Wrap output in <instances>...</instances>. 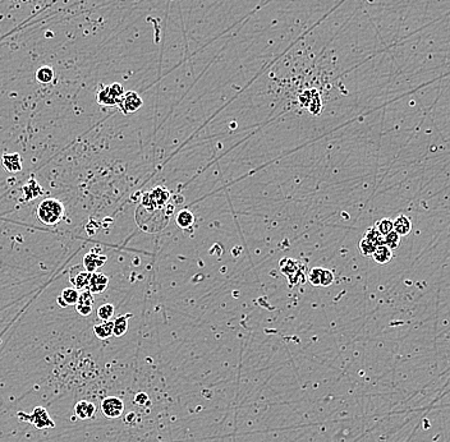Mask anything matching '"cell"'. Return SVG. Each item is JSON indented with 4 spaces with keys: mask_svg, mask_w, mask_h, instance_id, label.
Instances as JSON below:
<instances>
[{
    "mask_svg": "<svg viewBox=\"0 0 450 442\" xmlns=\"http://www.w3.org/2000/svg\"><path fill=\"white\" fill-rule=\"evenodd\" d=\"M134 403L136 404L140 405H145L146 403H149V398H147V395L145 392H141V394L136 395V398H134Z\"/></svg>",
    "mask_w": 450,
    "mask_h": 442,
    "instance_id": "cell-29",
    "label": "cell"
},
{
    "mask_svg": "<svg viewBox=\"0 0 450 442\" xmlns=\"http://www.w3.org/2000/svg\"><path fill=\"white\" fill-rule=\"evenodd\" d=\"M334 283V274L330 270H323V275H321V283L320 287H329Z\"/></svg>",
    "mask_w": 450,
    "mask_h": 442,
    "instance_id": "cell-27",
    "label": "cell"
},
{
    "mask_svg": "<svg viewBox=\"0 0 450 442\" xmlns=\"http://www.w3.org/2000/svg\"><path fill=\"white\" fill-rule=\"evenodd\" d=\"M1 161H3V166L6 172L19 173L22 170V157L19 153H4Z\"/></svg>",
    "mask_w": 450,
    "mask_h": 442,
    "instance_id": "cell-11",
    "label": "cell"
},
{
    "mask_svg": "<svg viewBox=\"0 0 450 442\" xmlns=\"http://www.w3.org/2000/svg\"><path fill=\"white\" fill-rule=\"evenodd\" d=\"M36 215L45 225H57L64 216V206L57 198H46L38 205Z\"/></svg>",
    "mask_w": 450,
    "mask_h": 442,
    "instance_id": "cell-1",
    "label": "cell"
},
{
    "mask_svg": "<svg viewBox=\"0 0 450 442\" xmlns=\"http://www.w3.org/2000/svg\"><path fill=\"white\" fill-rule=\"evenodd\" d=\"M23 192H25L27 200H32V198L40 196V194L42 193V189L41 187L38 185V183H36L33 179H31V180L23 187Z\"/></svg>",
    "mask_w": 450,
    "mask_h": 442,
    "instance_id": "cell-20",
    "label": "cell"
},
{
    "mask_svg": "<svg viewBox=\"0 0 450 442\" xmlns=\"http://www.w3.org/2000/svg\"><path fill=\"white\" fill-rule=\"evenodd\" d=\"M323 270L324 268L321 267H315L310 271V274H308V280L312 285L315 287H320V283H321V275H323Z\"/></svg>",
    "mask_w": 450,
    "mask_h": 442,
    "instance_id": "cell-26",
    "label": "cell"
},
{
    "mask_svg": "<svg viewBox=\"0 0 450 442\" xmlns=\"http://www.w3.org/2000/svg\"><path fill=\"white\" fill-rule=\"evenodd\" d=\"M96 408L93 405V403L87 400H81L78 401L74 407V413H76L77 418L78 419H90V418L93 417V414H95Z\"/></svg>",
    "mask_w": 450,
    "mask_h": 442,
    "instance_id": "cell-12",
    "label": "cell"
},
{
    "mask_svg": "<svg viewBox=\"0 0 450 442\" xmlns=\"http://www.w3.org/2000/svg\"><path fill=\"white\" fill-rule=\"evenodd\" d=\"M110 87H112V89L114 91V93L117 95V97H118V99H120L121 96L124 95V92H125L124 87L121 86L120 83H113V85Z\"/></svg>",
    "mask_w": 450,
    "mask_h": 442,
    "instance_id": "cell-28",
    "label": "cell"
},
{
    "mask_svg": "<svg viewBox=\"0 0 450 442\" xmlns=\"http://www.w3.org/2000/svg\"><path fill=\"white\" fill-rule=\"evenodd\" d=\"M108 257L100 252H90L83 257V268L89 272H96V270L105 264Z\"/></svg>",
    "mask_w": 450,
    "mask_h": 442,
    "instance_id": "cell-6",
    "label": "cell"
},
{
    "mask_svg": "<svg viewBox=\"0 0 450 442\" xmlns=\"http://www.w3.org/2000/svg\"><path fill=\"white\" fill-rule=\"evenodd\" d=\"M96 101L102 106H114L118 104L119 99L110 86H100L96 92Z\"/></svg>",
    "mask_w": 450,
    "mask_h": 442,
    "instance_id": "cell-9",
    "label": "cell"
},
{
    "mask_svg": "<svg viewBox=\"0 0 450 442\" xmlns=\"http://www.w3.org/2000/svg\"><path fill=\"white\" fill-rule=\"evenodd\" d=\"M195 221L193 213L188 210H182L177 215V224H178L182 229H188L189 226Z\"/></svg>",
    "mask_w": 450,
    "mask_h": 442,
    "instance_id": "cell-19",
    "label": "cell"
},
{
    "mask_svg": "<svg viewBox=\"0 0 450 442\" xmlns=\"http://www.w3.org/2000/svg\"><path fill=\"white\" fill-rule=\"evenodd\" d=\"M17 418L23 422H29L37 430H44V428H54V420L50 418V414L48 411L42 407H36L31 414H26L23 412L17 413Z\"/></svg>",
    "mask_w": 450,
    "mask_h": 442,
    "instance_id": "cell-2",
    "label": "cell"
},
{
    "mask_svg": "<svg viewBox=\"0 0 450 442\" xmlns=\"http://www.w3.org/2000/svg\"><path fill=\"white\" fill-rule=\"evenodd\" d=\"M280 270L281 272H283V275L289 279V281H291V279L293 277V275H296V284H298V281H300L298 276H300L303 279L302 271L300 270V264H298V261L292 260V258H284V260H281Z\"/></svg>",
    "mask_w": 450,
    "mask_h": 442,
    "instance_id": "cell-10",
    "label": "cell"
},
{
    "mask_svg": "<svg viewBox=\"0 0 450 442\" xmlns=\"http://www.w3.org/2000/svg\"><path fill=\"white\" fill-rule=\"evenodd\" d=\"M142 104H144V101H142L141 96L137 92L128 91V92H124V95L119 99L117 105L119 106V109H120V112L123 114H129V113L137 112L138 109L142 106Z\"/></svg>",
    "mask_w": 450,
    "mask_h": 442,
    "instance_id": "cell-4",
    "label": "cell"
},
{
    "mask_svg": "<svg viewBox=\"0 0 450 442\" xmlns=\"http://www.w3.org/2000/svg\"><path fill=\"white\" fill-rule=\"evenodd\" d=\"M90 277H91V272L86 271L82 267H73L69 272V281L73 285L74 289H77L78 292H83L87 289L89 285Z\"/></svg>",
    "mask_w": 450,
    "mask_h": 442,
    "instance_id": "cell-5",
    "label": "cell"
},
{
    "mask_svg": "<svg viewBox=\"0 0 450 442\" xmlns=\"http://www.w3.org/2000/svg\"><path fill=\"white\" fill-rule=\"evenodd\" d=\"M364 238H367L368 240L374 243L376 247L384 244V236H381L380 233L375 229V226L374 228H370V229L366 232V236H364Z\"/></svg>",
    "mask_w": 450,
    "mask_h": 442,
    "instance_id": "cell-24",
    "label": "cell"
},
{
    "mask_svg": "<svg viewBox=\"0 0 450 442\" xmlns=\"http://www.w3.org/2000/svg\"><path fill=\"white\" fill-rule=\"evenodd\" d=\"M93 332L99 339L105 340L113 335V321H104L93 326Z\"/></svg>",
    "mask_w": 450,
    "mask_h": 442,
    "instance_id": "cell-17",
    "label": "cell"
},
{
    "mask_svg": "<svg viewBox=\"0 0 450 442\" xmlns=\"http://www.w3.org/2000/svg\"><path fill=\"white\" fill-rule=\"evenodd\" d=\"M132 317V313L119 316L113 321V335L117 337H120L127 332L128 330V320Z\"/></svg>",
    "mask_w": 450,
    "mask_h": 442,
    "instance_id": "cell-15",
    "label": "cell"
},
{
    "mask_svg": "<svg viewBox=\"0 0 450 442\" xmlns=\"http://www.w3.org/2000/svg\"><path fill=\"white\" fill-rule=\"evenodd\" d=\"M101 411L106 418H110V419L119 418L123 415V412H124V403L117 396H109L102 400Z\"/></svg>",
    "mask_w": 450,
    "mask_h": 442,
    "instance_id": "cell-3",
    "label": "cell"
},
{
    "mask_svg": "<svg viewBox=\"0 0 450 442\" xmlns=\"http://www.w3.org/2000/svg\"><path fill=\"white\" fill-rule=\"evenodd\" d=\"M114 315V305L110 304V303H106V304H102L99 309H97V316H99L100 320L102 321H110V318L113 317Z\"/></svg>",
    "mask_w": 450,
    "mask_h": 442,
    "instance_id": "cell-21",
    "label": "cell"
},
{
    "mask_svg": "<svg viewBox=\"0 0 450 442\" xmlns=\"http://www.w3.org/2000/svg\"><path fill=\"white\" fill-rule=\"evenodd\" d=\"M384 244L387 245L388 248H390L391 251L395 249L396 247H399L400 244V236L399 234H396L395 232H390L388 236H384Z\"/></svg>",
    "mask_w": 450,
    "mask_h": 442,
    "instance_id": "cell-23",
    "label": "cell"
},
{
    "mask_svg": "<svg viewBox=\"0 0 450 442\" xmlns=\"http://www.w3.org/2000/svg\"><path fill=\"white\" fill-rule=\"evenodd\" d=\"M78 296H80V292L74 288H67V289H64L61 292V294L58 296L57 302L58 304L65 308L68 305H76L77 300H78Z\"/></svg>",
    "mask_w": 450,
    "mask_h": 442,
    "instance_id": "cell-13",
    "label": "cell"
},
{
    "mask_svg": "<svg viewBox=\"0 0 450 442\" xmlns=\"http://www.w3.org/2000/svg\"><path fill=\"white\" fill-rule=\"evenodd\" d=\"M393 230L396 234H399L400 236H408L411 230H412V223H411V220L408 217L404 216V215H400V216H398L393 221Z\"/></svg>",
    "mask_w": 450,
    "mask_h": 442,
    "instance_id": "cell-14",
    "label": "cell"
},
{
    "mask_svg": "<svg viewBox=\"0 0 450 442\" xmlns=\"http://www.w3.org/2000/svg\"><path fill=\"white\" fill-rule=\"evenodd\" d=\"M372 257H374V260L377 264L385 265L388 264V262H390V260L393 257V252H391L390 248H388L385 244L379 245V247L375 248L374 253H372Z\"/></svg>",
    "mask_w": 450,
    "mask_h": 442,
    "instance_id": "cell-16",
    "label": "cell"
},
{
    "mask_svg": "<svg viewBox=\"0 0 450 442\" xmlns=\"http://www.w3.org/2000/svg\"><path fill=\"white\" fill-rule=\"evenodd\" d=\"M109 285V277L104 274L100 272H92L91 277H90L89 285L87 289L91 294H100L108 288Z\"/></svg>",
    "mask_w": 450,
    "mask_h": 442,
    "instance_id": "cell-8",
    "label": "cell"
},
{
    "mask_svg": "<svg viewBox=\"0 0 450 442\" xmlns=\"http://www.w3.org/2000/svg\"><path fill=\"white\" fill-rule=\"evenodd\" d=\"M76 309L81 316H90L93 311V298L92 294L90 293L89 290H83L81 292L78 300L76 303Z\"/></svg>",
    "mask_w": 450,
    "mask_h": 442,
    "instance_id": "cell-7",
    "label": "cell"
},
{
    "mask_svg": "<svg viewBox=\"0 0 450 442\" xmlns=\"http://www.w3.org/2000/svg\"><path fill=\"white\" fill-rule=\"evenodd\" d=\"M36 78L40 83H50L54 80V69L49 65H42L36 72Z\"/></svg>",
    "mask_w": 450,
    "mask_h": 442,
    "instance_id": "cell-18",
    "label": "cell"
},
{
    "mask_svg": "<svg viewBox=\"0 0 450 442\" xmlns=\"http://www.w3.org/2000/svg\"><path fill=\"white\" fill-rule=\"evenodd\" d=\"M358 248H360V251H361V253L363 256H372L376 245L372 242H370L367 238H362L360 244H358Z\"/></svg>",
    "mask_w": 450,
    "mask_h": 442,
    "instance_id": "cell-25",
    "label": "cell"
},
{
    "mask_svg": "<svg viewBox=\"0 0 450 442\" xmlns=\"http://www.w3.org/2000/svg\"><path fill=\"white\" fill-rule=\"evenodd\" d=\"M375 229L380 233L381 236H388L390 232H393V220L381 219L380 221L375 225Z\"/></svg>",
    "mask_w": 450,
    "mask_h": 442,
    "instance_id": "cell-22",
    "label": "cell"
}]
</instances>
